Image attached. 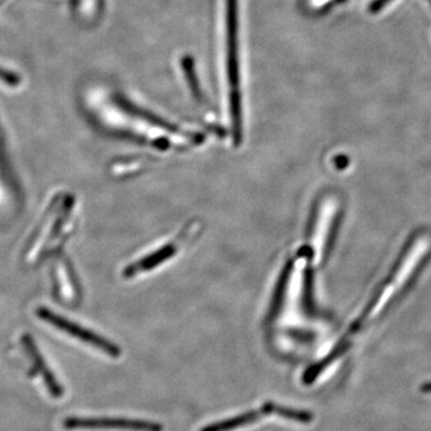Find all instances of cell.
<instances>
[{"instance_id": "obj_7", "label": "cell", "mask_w": 431, "mask_h": 431, "mask_svg": "<svg viewBox=\"0 0 431 431\" xmlns=\"http://www.w3.org/2000/svg\"><path fill=\"white\" fill-rule=\"evenodd\" d=\"M427 1H429V3H430V4H431V0H427Z\"/></svg>"}, {"instance_id": "obj_3", "label": "cell", "mask_w": 431, "mask_h": 431, "mask_svg": "<svg viewBox=\"0 0 431 431\" xmlns=\"http://www.w3.org/2000/svg\"><path fill=\"white\" fill-rule=\"evenodd\" d=\"M69 430H106L118 429L128 431H163V427L158 423L148 420H137L126 418H103V417H70L62 423Z\"/></svg>"}, {"instance_id": "obj_4", "label": "cell", "mask_w": 431, "mask_h": 431, "mask_svg": "<svg viewBox=\"0 0 431 431\" xmlns=\"http://www.w3.org/2000/svg\"><path fill=\"white\" fill-rule=\"evenodd\" d=\"M194 229H189L187 231H184V234H181L177 240H174L172 242L167 243L165 247L158 248V251L152 252L150 254L146 255L143 260H139L137 263H133L126 268L125 275L126 277H135V275H140L143 272L151 271L153 270L152 267L158 266L162 263H165L168 260L169 256H174L179 251L181 246H184L185 243L189 242V238L193 236Z\"/></svg>"}, {"instance_id": "obj_1", "label": "cell", "mask_w": 431, "mask_h": 431, "mask_svg": "<svg viewBox=\"0 0 431 431\" xmlns=\"http://www.w3.org/2000/svg\"><path fill=\"white\" fill-rule=\"evenodd\" d=\"M37 316L45 321L47 324H52L53 327L62 331V332L69 334L71 337L76 338L78 341L89 344L95 349L100 350L102 353H107L111 357L118 358L120 356L119 348L116 345L113 344L111 341L100 337L99 334L90 332L89 329H83L79 324H74L72 321L67 320L62 315L54 314L52 310L48 309L40 308L37 310Z\"/></svg>"}, {"instance_id": "obj_6", "label": "cell", "mask_w": 431, "mask_h": 431, "mask_svg": "<svg viewBox=\"0 0 431 431\" xmlns=\"http://www.w3.org/2000/svg\"><path fill=\"white\" fill-rule=\"evenodd\" d=\"M390 0H375L373 1V4L369 6V11L371 13H376L381 10L383 6H386Z\"/></svg>"}, {"instance_id": "obj_2", "label": "cell", "mask_w": 431, "mask_h": 431, "mask_svg": "<svg viewBox=\"0 0 431 431\" xmlns=\"http://www.w3.org/2000/svg\"><path fill=\"white\" fill-rule=\"evenodd\" d=\"M277 415L284 418L292 419L296 422L308 423L310 420V415L301 411L292 410L287 407L280 406L272 402H267L260 410L247 412L243 415L236 416L234 418L226 419L219 423L210 424L207 427H203L200 431H233L238 427H246L249 424L255 423L258 419L263 418L264 416Z\"/></svg>"}, {"instance_id": "obj_5", "label": "cell", "mask_w": 431, "mask_h": 431, "mask_svg": "<svg viewBox=\"0 0 431 431\" xmlns=\"http://www.w3.org/2000/svg\"><path fill=\"white\" fill-rule=\"evenodd\" d=\"M30 349H32V355H33L34 364H35L37 370L41 374L46 387H47V390H50V395L54 397V398H62V395H64L62 387L55 380L52 371L50 369H47V367L45 366V362L42 361L40 353L37 355L33 346H30Z\"/></svg>"}]
</instances>
